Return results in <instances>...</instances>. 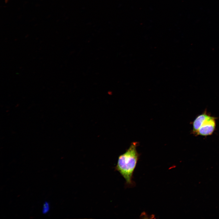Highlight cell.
<instances>
[{
    "instance_id": "3957f363",
    "label": "cell",
    "mask_w": 219,
    "mask_h": 219,
    "mask_svg": "<svg viewBox=\"0 0 219 219\" xmlns=\"http://www.w3.org/2000/svg\"><path fill=\"white\" fill-rule=\"evenodd\" d=\"M205 113L198 116L193 123L192 132L196 134L205 120L210 116Z\"/></svg>"
},
{
    "instance_id": "7a4b0ae2",
    "label": "cell",
    "mask_w": 219,
    "mask_h": 219,
    "mask_svg": "<svg viewBox=\"0 0 219 219\" xmlns=\"http://www.w3.org/2000/svg\"><path fill=\"white\" fill-rule=\"evenodd\" d=\"M215 127V117L210 116L203 122L196 134L202 136L211 135L214 131Z\"/></svg>"
},
{
    "instance_id": "277c9868",
    "label": "cell",
    "mask_w": 219,
    "mask_h": 219,
    "mask_svg": "<svg viewBox=\"0 0 219 219\" xmlns=\"http://www.w3.org/2000/svg\"><path fill=\"white\" fill-rule=\"evenodd\" d=\"M50 204L48 202L45 201L43 206L42 212L43 214L47 213L49 211L50 207Z\"/></svg>"
},
{
    "instance_id": "6da1fadb",
    "label": "cell",
    "mask_w": 219,
    "mask_h": 219,
    "mask_svg": "<svg viewBox=\"0 0 219 219\" xmlns=\"http://www.w3.org/2000/svg\"><path fill=\"white\" fill-rule=\"evenodd\" d=\"M138 143L133 142L125 153L120 155L115 167L125 179L128 185L132 183L133 173L139 158V155L136 149Z\"/></svg>"
}]
</instances>
